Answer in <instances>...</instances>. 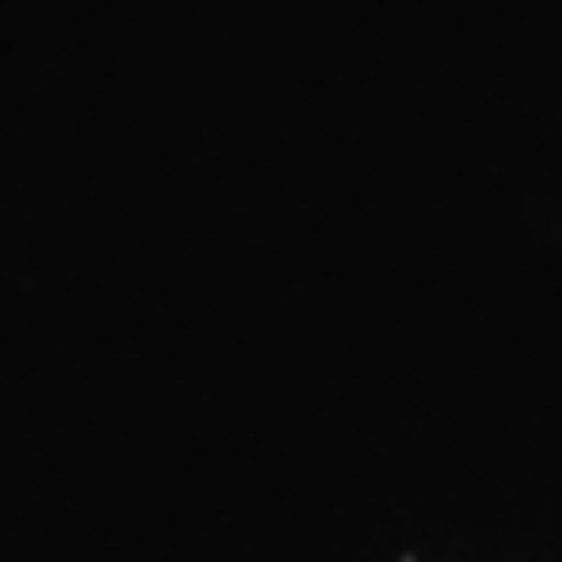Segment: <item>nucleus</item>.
I'll return each mask as SVG.
<instances>
[]
</instances>
